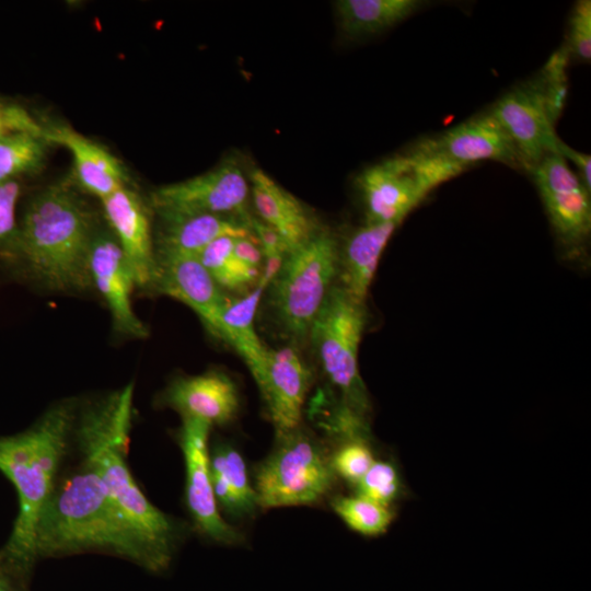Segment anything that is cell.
<instances>
[{
    "mask_svg": "<svg viewBox=\"0 0 591 591\" xmlns=\"http://www.w3.org/2000/svg\"><path fill=\"white\" fill-rule=\"evenodd\" d=\"M134 384L78 406L73 436L81 459L102 479L119 513L152 555L159 572L169 569L182 538L181 525L158 509L136 484L127 464Z\"/></svg>",
    "mask_w": 591,
    "mask_h": 591,
    "instance_id": "obj_1",
    "label": "cell"
},
{
    "mask_svg": "<svg viewBox=\"0 0 591 591\" xmlns=\"http://www.w3.org/2000/svg\"><path fill=\"white\" fill-rule=\"evenodd\" d=\"M99 552L130 560L154 573L157 564L112 502L95 470L83 459L57 477L35 531V556Z\"/></svg>",
    "mask_w": 591,
    "mask_h": 591,
    "instance_id": "obj_2",
    "label": "cell"
},
{
    "mask_svg": "<svg viewBox=\"0 0 591 591\" xmlns=\"http://www.w3.org/2000/svg\"><path fill=\"white\" fill-rule=\"evenodd\" d=\"M77 412V402L62 401L25 431L0 437V471L19 498L11 535L0 551L1 570L27 571L36 560L37 522L69 452Z\"/></svg>",
    "mask_w": 591,
    "mask_h": 591,
    "instance_id": "obj_3",
    "label": "cell"
},
{
    "mask_svg": "<svg viewBox=\"0 0 591 591\" xmlns=\"http://www.w3.org/2000/svg\"><path fill=\"white\" fill-rule=\"evenodd\" d=\"M94 235L86 204L62 182L46 187L30 201L15 250L47 289L83 291L91 286L89 256Z\"/></svg>",
    "mask_w": 591,
    "mask_h": 591,
    "instance_id": "obj_4",
    "label": "cell"
},
{
    "mask_svg": "<svg viewBox=\"0 0 591 591\" xmlns=\"http://www.w3.org/2000/svg\"><path fill=\"white\" fill-rule=\"evenodd\" d=\"M339 246L332 230L322 225L286 255L266 288L273 323L287 344L308 346L310 328L338 280Z\"/></svg>",
    "mask_w": 591,
    "mask_h": 591,
    "instance_id": "obj_5",
    "label": "cell"
},
{
    "mask_svg": "<svg viewBox=\"0 0 591 591\" xmlns=\"http://www.w3.org/2000/svg\"><path fill=\"white\" fill-rule=\"evenodd\" d=\"M366 325V303L352 299L337 282L308 337L327 381L339 393V403L362 417L369 401L359 372L358 352Z\"/></svg>",
    "mask_w": 591,
    "mask_h": 591,
    "instance_id": "obj_6",
    "label": "cell"
},
{
    "mask_svg": "<svg viewBox=\"0 0 591 591\" xmlns=\"http://www.w3.org/2000/svg\"><path fill=\"white\" fill-rule=\"evenodd\" d=\"M278 445L255 477L257 505L278 508L312 505L333 487L335 473L321 444L301 426L277 436Z\"/></svg>",
    "mask_w": 591,
    "mask_h": 591,
    "instance_id": "obj_7",
    "label": "cell"
},
{
    "mask_svg": "<svg viewBox=\"0 0 591 591\" xmlns=\"http://www.w3.org/2000/svg\"><path fill=\"white\" fill-rule=\"evenodd\" d=\"M564 94V83L541 73L507 91L489 108L511 138L528 172L545 155L558 152L560 139L555 121Z\"/></svg>",
    "mask_w": 591,
    "mask_h": 591,
    "instance_id": "obj_8",
    "label": "cell"
},
{
    "mask_svg": "<svg viewBox=\"0 0 591 591\" xmlns=\"http://www.w3.org/2000/svg\"><path fill=\"white\" fill-rule=\"evenodd\" d=\"M248 183L235 161H225L197 176L154 189L150 201L161 220L198 216H250Z\"/></svg>",
    "mask_w": 591,
    "mask_h": 591,
    "instance_id": "obj_9",
    "label": "cell"
},
{
    "mask_svg": "<svg viewBox=\"0 0 591 591\" xmlns=\"http://www.w3.org/2000/svg\"><path fill=\"white\" fill-rule=\"evenodd\" d=\"M211 427L199 419L182 418L177 438L185 461L186 505L201 534L219 544L236 545L243 535L222 518L212 488L208 449Z\"/></svg>",
    "mask_w": 591,
    "mask_h": 591,
    "instance_id": "obj_10",
    "label": "cell"
},
{
    "mask_svg": "<svg viewBox=\"0 0 591 591\" xmlns=\"http://www.w3.org/2000/svg\"><path fill=\"white\" fill-rule=\"evenodd\" d=\"M551 224L569 246L583 243L591 231L590 192L560 153L545 155L530 171Z\"/></svg>",
    "mask_w": 591,
    "mask_h": 591,
    "instance_id": "obj_11",
    "label": "cell"
},
{
    "mask_svg": "<svg viewBox=\"0 0 591 591\" xmlns=\"http://www.w3.org/2000/svg\"><path fill=\"white\" fill-rule=\"evenodd\" d=\"M357 184L366 223L399 224L428 195L408 152L368 166Z\"/></svg>",
    "mask_w": 591,
    "mask_h": 591,
    "instance_id": "obj_12",
    "label": "cell"
},
{
    "mask_svg": "<svg viewBox=\"0 0 591 591\" xmlns=\"http://www.w3.org/2000/svg\"><path fill=\"white\" fill-rule=\"evenodd\" d=\"M312 379L302 349L291 344L268 348L266 367L255 382L277 436L301 426Z\"/></svg>",
    "mask_w": 591,
    "mask_h": 591,
    "instance_id": "obj_13",
    "label": "cell"
},
{
    "mask_svg": "<svg viewBox=\"0 0 591 591\" xmlns=\"http://www.w3.org/2000/svg\"><path fill=\"white\" fill-rule=\"evenodd\" d=\"M151 289L190 308L208 332L221 339V315L230 301L197 257L157 258Z\"/></svg>",
    "mask_w": 591,
    "mask_h": 591,
    "instance_id": "obj_14",
    "label": "cell"
},
{
    "mask_svg": "<svg viewBox=\"0 0 591 591\" xmlns=\"http://www.w3.org/2000/svg\"><path fill=\"white\" fill-rule=\"evenodd\" d=\"M89 270L91 285L106 302L115 329L127 337L146 338L148 328L135 313L131 302L136 281L114 236L95 233Z\"/></svg>",
    "mask_w": 591,
    "mask_h": 591,
    "instance_id": "obj_15",
    "label": "cell"
},
{
    "mask_svg": "<svg viewBox=\"0 0 591 591\" xmlns=\"http://www.w3.org/2000/svg\"><path fill=\"white\" fill-rule=\"evenodd\" d=\"M426 141L432 150L465 167L491 160L524 170L514 143L489 109Z\"/></svg>",
    "mask_w": 591,
    "mask_h": 591,
    "instance_id": "obj_16",
    "label": "cell"
},
{
    "mask_svg": "<svg viewBox=\"0 0 591 591\" xmlns=\"http://www.w3.org/2000/svg\"><path fill=\"white\" fill-rule=\"evenodd\" d=\"M159 403L174 409L182 418L199 419L211 426L231 422L240 408L235 382L218 370L173 379L161 393Z\"/></svg>",
    "mask_w": 591,
    "mask_h": 591,
    "instance_id": "obj_17",
    "label": "cell"
},
{
    "mask_svg": "<svg viewBox=\"0 0 591 591\" xmlns=\"http://www.w3.org/2000/svg\"><path fill=\"white\" fill-rule=\"evenodd\" d=\"M105 218L139 288H151L157 260L150 217L140 197L126 186L102 199Z\"/></svg>",
    "mask_w": 591,
    "mask_h": 591,
    "instance_id": "obj_18",
    "label": "cell"
},
{
    "mask_svg": "<svg viewBox=\"0 0 591 591\" xmlns=\"http://www.w3.org/2000/svg\"><path fill=\"white\" fill-rule=\"evenodd\" d=\"M254 208L259 220L275 230L288 253L311 239L322 227L313 212L260 169L250 176Z\"/></svg>",
    "mask_w": 591,
    "mask_h": 591,
    "instance_id": "obj_19",
    "label": "cell"
},
{
    "mask_svg": "<svg viewBox=\"0 0 591 591\" xmlns=\"http://www.w3.org/2000/svg\"><path fill=\"white\" fill-rule=\"evenodd\" d=\"M252 216L198 215L161 220L154 237L157 258L198 257L221 236H253Z\"/></svg>",
    "mask_w": 591,
    "mask_h": 591,
    "instance_id": "obj_20",
    "label": "cell"
},
{
    "mask_svg": "<svg viewBox=\"0 0 591 591\" xmlns=\"http://www.w3.org/2000/svg\"><path fill=\"white\" fill-rule=\"evenodd\" d=\"M44 131L51 143L70 151L76 181L82 189L102 200L126 186L120 162L102 146L66 125L44 127Z\"/></svg>",
    "mask_w": 591,
    "mask_h": 591,
    "instance_id": "obj_21",
    "label": "cell"
},
{
    "mask_svg": "<svg viewBox=\"0 0 591 591\" xmlns=\"http://www.w3.org/2000/svg\"><path fill=\"white\" fill-rule=\"evenodd\" d=\"M397 225L364 223L340 244L337 282L356 301L366 303L381 255Z\"/></svg>",
    "mask_w": 591,
    "mask_h": 591,
    "instance_id": "obj_22",
    "label": "cell"
},
{
    "mask_svg": "<svg viewBox=\"0 0 591 591\" xmlns=\"http://www.w3.org/2000/svg\"><path fill=\"white\" fill-rule=\"evenodd\" d=\"M270 280L260 275L257 286L247 294L231 297L221 315V340L230 345L244 360L257 381L264 372L268 348L255 329V316Z\"/></svg>",
    "mask_w": 591,
    "mask_h": 591,
    "instance_id": "obj_23",
    "label": "cell"
},
{
    "mask_svg": "<svg viewBox=\"0 0 591 591\" xmlns=\"http://www.w3.org/2000/svg\"><path fill=\"white\" fill-rule=\"evenodd\" d=\"M210 475L218 506L234 518L254 513L257 505L244 459L228 444H218L209 453Z\"/></svg>",
    "mask_w": 591,
    "mask_h": 591,
    "instance_id": "obj_24",
    "label": "cell"
},
{
    "mask_svg": "<svg viewBox=\"0 0 591 591\" xmlns=\"http://www.w3.org/2000/svg\"><path fill=\"white\" fill-rule=\"evenodd\" d=\"M424 5L419 0H340L336 13L349 37L374 35L403 22Z\"/></svg>",
    "mask_w": 591,
    "mask_h": 591,
    "instance_id": "obj_25",
    "label": "cell"
},
{
    "mask_svg": "<svg viewBox=\"0 0 591 591\" xmlns=\"http://www.w3.org/2000/svg\"><path fill=\"white\" fill-rule=\"evenodd\" d=\"M233 240V236L216 239L197 258L225 293L242 297L257 286L262 271L246 266L234 256Z\"/></svg>",
    "mask_w": 591,
    "mask_h": 591,
    "instance_id": "obj_26",
    "label": "cell"
},
{
    "mask_svg": "<svg viewBox=\"0 0 591 591\" xmlns=\"http://www.w3.org/2000/svg\"><path fill=\"white\" fill-rule=\"evenodd\" d=\"M51 142L44 126L35 130H13L0 136V182L14 179L43 164Z\"/></svg>",
    "mask_w": 591,
    "mask_h": 591,
    "instance_id": "obj_27",
    "label": "cell"
},
{
    "mask_svg": "<svg viewBox=\"0 0 591 591\" xmlns=\"http://www.w3.org/2000/svg\"><path fill=\"white\" fill-rule=\"evenodd\" d=\"M332 507L351 530L367 536L384 533L393 520V512L389 507L359 495L337 497Z\"/></svg>",
    "mask_w": 591,
    "mask_h": 591,
    "instance_id": "obj_28",
    "label": "cell"
},
{
    "mask_svg": "<svg viewBox=\"0 0 591 591\" xmlns=\"http://www.w3.org/2000/svg\"><path fill=\"white\" fill-rule=\"evenodd\" d=\"M356 485L359 496L386 507L399 493L397 471L384 461H374Z\"/></svg>",
    "mask_w": 591,
    "mask_h": 591,
    "instance_id": "obj_29",
    "label": "cell"
},
{
    "mask_svg": "<svg viewBox=\"0 0 591 591\" xmlns=\"http://www.w3.org/2000/svg\"><path fill=\"white\" fill-rule=\"evenodd\" d=\"M373 462L372 452L361 437L346 438V442L337 449L331 459L334 473L356 484Z\"/></svg>",
    "mask_w": 591,
    "mask_h": 591,
    "instance_id": "obj_30",
    "label": "cell"
},
{
    "mask_svg": "<svg viewBox=\"0 0 591 591\" xmlns=\"http://www.w3.org/2000/svg\"><path fill=\"white\" fill-rule=\"evenodd\" d=\"M569 50L580 61L591 59V1L576 2L569 22Z\"/></svg>",
    "mask_w": 591,
    "mask_h": 591,
    "instance_id": "obj_31",
    "label": "cell"
},
{
    "mask_svg": "<svg viewBox=\"0 0 591 591\" xmlns=\"http://www.w3.org/2000/svg\"><path fill=\"white\" fill-rule=\"evenodd\" d=\"M20 185L14 179L0 182V246L16 247L19 227L15 218Z\"/></svg>",
    "mask_w": 591,
    "mask_h": 591,
    "instance_id": "obj_32",
    "label": "cell"
},
{
    "mask_svg": "<svg viewBox=\"0 0 591 591\" xmlns=\"http://www.w3.org/2000/svg\"><path fill=\"white\" fill-rule=\"evenodd\" d=\"M42 128L25 109L0 101V136L13 130H35Z\"/></svg>",
    "mask_w": 591,
    "mask_h": 591,
    "instance_id": "obj_33",
    "label": "cell"
},
{
    "mask_svg": "<svg viewBox=\"0 0 591 591\" xmlns=\"http://www.w3.org/2000/svg\"><path fill=\"white\" fill-rule=\"evenodd\" d=\"M234 256L246 266L262 271L264 257L256 237L241 236L233 240Z\"/></svg>",
    "mask_w": 591,
    "mask_h": 591,
    "instance_id": "obj_34",
    "label": "cell"
},
{
    "mask_svg": "<svg viewBox=\"0 0 591 591\" xmlns=\"http://www.w3.org/2000/svg\"><path fill=\"white\" fill-rule=\"evenodd\" d=\"M558 152L565 160H570L573 163L577 176L584 187L591 192V155L570 148L561 140L558 146Z\"/></svg>",
    "mask_w": 591,
    "mask_h": 591,
    "instance_id": "obj_35",
    "label": "cell"
},
{
    "mask_svg": "<svg viewBox=\"0 0 591 591\" xmlns=\"http://www.w3.org/2000/svg\"><path fill=\"white\" fill-rule=\"evenodd\" d=\"M0 591H18L2 570H0Z\"/></svg>",
    "mask_w": 591,
    "mask_h": 591,
    "instance_id": "obj_36",
    "label": "cell"
}]
</instances>
